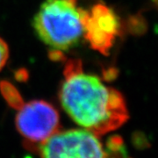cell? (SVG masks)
<instances>
[{"label":"cell","instance_id":"8992f818","mask_svg":"<svg viewBox=\"0 0 158 158\" xmlns=\"http://www.w3.org/2000/svg\"><path fill=\"white\" fill-rule=\"evenodd\" d=\"M9 58V48L4 40L0 37V70L6 66Z\"/></svg>","mask_w":158,"mask_h":158},{"label":"cell","instance_id":"5b68a950","mask_svg":"<svg viewBox=\"0 0 158 158\" xmlns=\"http://www.w3.org/2000/svg\"><path fill=\"white\" fill-rule=\"evenodd\" d=\"M120 31V24L115 12L104 4H96L86 11L84 37L90 47L107 55Z\"/></svg>","mask_w":158,"mask_h":158},{"label":"cell","instance_id":"6da1fadb","mask_svg":"<svg viewBox=\"0 0 158 158\" xmlns=\"http://www.w3.org/2000/svg\"><path fill=\"white\" fill-rule=\"evenodd\" d=\"M59 98L63 110L82 128L100 136L118 129L129 118L123 95L84 71L78 59H69L63 69Z\"/></svg>","mask_w":158,"mask_h":158},{"label":"cell","instance_id":"277c9868","mask_svg":"<svg viewBox=\"0 0 158 158\" xmlns=\"http://www.w3.org/2000/svg\"><path fill=\"white\" fill-rule=\"evenodd\" d=\"M15 124L30 144H40L60 130V116L51 104L34 100L19 107Z\"/></svg>","mask_w":158,"mask_h":158},{"label":"cell","instance_id":"7a4b0ae2","mask_svg":"<svg viewBox=\"0 0 158 158\" xmlns=\"http://www.w3.org/2000/svg\"><path fill=\"white\" fill-rule=\"evenodd\" d=\"M85 13L77 0H45L34 16L33 27L41 41L61 53L77 45L84 37Z\"/></svg>","mask_w":158,"mask_h":158},{"label":"cell","instance_id":"52a82bcc","mask_svg":"<svg viewBox=\"0 0 158 158\" xmlns=\"http://www.w3.org/2000/svg\"><path fill=\"white\" fill-rule=\"evenodd\" d=\"M154 3H155V5L156 4V0H154Z\"/></svg>","mask_w":158,"mask_h":158},{"label":"cell","instance_id":"3957f363","mask_svg":"<svg viewBox=\"0 0 158 158\" xmlns=\"http://www.w3.org/2000/svg\"><path fill=\"white\" fill-rule=\"evenodd\" d=\"M40 158H109L98 135L84 128L58 130L40 143Z\"/></svg>","mask_w":158,"mask_h":158}]
</instances>
